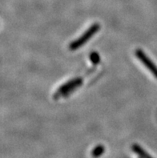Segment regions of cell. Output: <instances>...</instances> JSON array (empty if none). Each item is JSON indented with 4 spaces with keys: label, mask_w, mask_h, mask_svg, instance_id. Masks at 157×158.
<instances>
[{
    "label": "cell",
    "mask_w": 157,
    "mask_h": 158,
    "mask_svg": "<svg viewBox=\"0 0 157 158\" xmlns=\"http://www.w3.org/2000/svg\"><path fill=\"white\" fill-rule=\"evenodd\" d=\"M82 84H83V79L81 77H78V78H75L73 80H69V81L64 84L58 88L57 91H56V93L53 96L54 99L58 100L61 96L67 97L70 94H72L76 88H80L82 85Z\"/></svg>",
    "instance_id": "6da1fadb"
},
{
    "label": "cell",
    "mask_w": 157,
    "mask_h": 158,
    "mask_svg": "<svg viewBox=\"0 0 157 158\" xmlns=\"http://www.w3.org/2000/svg\"><path fill=\"white\" fill-rule=\"evenodd\" d=\"M100 29V25L98 23L92 24V26L88 28V30L84 32V34L80 36V38H78L77 40H76L75 41H73L72 43L69 44V49L72 51L77 50L79 48H80L81 47H83V45L88 42L90 39L92 38V36L95 34H96Z\"/></svg>",
    "instance_id": "7a4b0ae2"
},
{
    "label": "cell",
    "mask_w": 157,
    "mask_h": 158,
    "mask_svg": "<svg viewBox=\"0 0 157 158\" xmlns=\"http://www.w3.org/2000/svg\"><path fill=\"white\" fill-rule=\"evenodd\" d=\"M135 56H137L140 61L143 64V65L151 72V74L157 79V67L155 64L151 60V59L143 52L141 49H137L135 51Z\"/></svg>",
    "instance_id": "3957f363"
},
{
    "label": "cell",
    "mask_w": 157,
    "mask_h": 158,
    "mask_svg": "<svg viewBox=\"0 0 157 158\" xmlns=\"http://www.w3.org/2000/svg\"><path fill=\"white\" fill-rule=\"evenodd\" d=\"M132 148H133V150L135 151V152H137L138 154H139L141 156H143V158H151L149 155L147 154V152L143 150L141 147H139L137 144H134L133 146H132Z\"/></svg>",
    "instance_id": "277c9868"
},
{
    "label": "cell",
    "mask_w": 157,
    "mask_h": 158,
    "mask_svg": "<svg viewBox=\"0 0 157 158\" xmlns=\"http://www.w3.org/2000/svg\"><path fill=\"white\" fill-rule=\"evenodd\" d=\"M89 58L90 60H91V61H92V64H93L95 66L97 65V64L100 62V56L96 52H92V53L90 54Z\"/></svg>",
    "instance_id": "5b68a950"
},
{
    "label": "cell",
    "mask_w": 157,
    "mask_h": 158,
    "mask_svg": "<svg viewBox=\"0 0 157 158\" xmlns=\"http://www.w3.org/2000/svg\"><path fill=\"white\" fill-rule=\"evenodd\" d=\"M104 152V147L102 145H98L97 147L94 148V150L92 151V156L94 157H98Z\"/></svg>",
    "instance_id": "8992f818"
}]
</instances>
